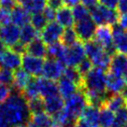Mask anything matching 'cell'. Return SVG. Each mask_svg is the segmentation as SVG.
<instances>
[{
	"label": "cell",
	"instance_id": "cell-1",
	"mask_svg": "<svg viewBox=\"0 0 127 127\" xmlns=\"http://www.w3.org/2000/svg\"><path fill=\"white\" fill-rule=\"evenodd\" d=\"M31 119L27 100L22 93L12 90L4 103L0 104V127L24 125Z\"/></svg>",
	"mask_w": 127,
	"mask_h": 127
},
{
	"label": "cell",
	"instance_id": "cell-2",
	"mask_svg": "<svg viewBox=\"0 0 127 127\" xmlns=\"http://www.w3.org/2000/svg\"><path fill=\"white\" fill-rule=\"evenodd\" d=\"M81 89L85 93H105L107 92V74L98 67L92 70L83 77Z\"/></svg>",
	"mask_w": 127,
	"mask_h": 127
},
{
	"label": "cell",
	"instance_id": "cell-3",
	"mask_svg": "<svg viewBox=\"0 0 127 127\" xmlns=\"http://www.w3.org/2000/svg\"><path fill=\"white\" fill-rule=\"evenodd\" d=\"M90 15L97 26L107 25L111 27L119 23V12L116 9L106 8L102 5H97L94 8L90 9Z\"/></svg>",
	"mask_w": 127,
	"mask_h": 127
},
{
	"label": "cell",
	"instance_id": "cell-4",
	"mask_svg": "<svg viewBox=\"0 0 127 127\" xmlns=\"http://www.w3.org/2000/svg\"><path fill=\"white\" fill-rule=\"evenodd\" d=\"M88 105L89 104L85 92L82 89H79L77 93H75L72 96L65 100L64 108L68 113L79 119Z\"/></svg>",
	"mask_w": 127,
	"mask_h": 127
},
{
	"label": "cell",
	"instance_id": "cell-5",
	"mask_svg": "<svg viewBox=\"0 0 127 127\" xmlns=\"http://www.w3.org/2000/svg\"><path fill=\"white\" fill-rule=\"evenodd\" d=\"M85 58H86V54H85L84 45L81 41L79 40L77 43L70 47H65L61 62L65 66L77 67L79 63Z\"/></svg>",
	"mask_w": 127,
	"mask_h": 127
},
{
	"label": "cell",
	"instance_id": "cell-6",
	"mask_svg": "<svg viewBox=\"0 0 127 127\" xmlns=\"http://www.w3.org/2000/svg\"><path fill=\"white\" fill-rule=\"evenodd\" d=\"M74 29L78 35L79 41L86 42V41L94 39L95 32L97 29V25L90 16L82 21L76 22Z\"/></svg>",
	"mask_w": 127,
	"mask_h": 127
},
{
	"label": "cell",
	"instance_id": "cell-7",
	"mask_svg": "<svg viewBox=\"0 0 127 127\" xmlns=\"http://www.w3.org/2000/svg\"><path fill=\"white\" fill-rule=\"evenodd\" d=\"M94 39L96 42H98L104 50L111 56H113L117 52L113 43V36H112L110 26H107V25L98 26L95 32Z\"/></svg>",
	"mask_w": 127,
	"mask_h": 127
},
{
	"label": "cell",
	"instance_id": "cell-8",
	"mask_svg": "<svg viewBox=\"0 0 127 127\" xmlns=\"http://www.w3.org/2000/svg\"><path fill=\"white\" fill-rule=\"evenodd\" d=\"M66 67L61 61L52 58H47L44 61L42 74L43 78L51 80H58L63 77L64 68Z\"/></svg>",
	"mask_w": 127,
	"mask_h": 127
},
{
	"label": "cell",
	"instance_id": "cell-9",
	"mask_svg": "<svg viewBox=\"0 0 127 127\" xmlns=\"http://www.w3.org/2000/svg\"><path fill=\"white\" fill-rule=\"evenodd\" d=\"M64 32V27L57 22H50L46 27L41 31V39L46 45H52L61 40Z\"/></svg>",
	"mask_w": 127,
	"mask_h": 127
},
{
	"label": "cell",
	"instance_id": "cell-10",
	"mask_svg": "<svg viewBox=\"0 0 127 127\" xmlns=\"http://www.w3.org/2000/svg\"><path fill=\"white\" fill-rule=\"evenodd\" d=\"M44 65V60L42 58L35 56L24 54L22 57V66L24 71H26L30 76L37 77L42 74Z\"/></svg>",
	"mask_w": 127,
	"mask_h": 127
},
{
	"label": "cell",
	"instance_id": "cell-11",
	"mask_svg": "<svg viewBox=\"0 0 127 127\" xmlns=\"http://www.w3.org/2000/svg\"><path fill=\"white\" fill-rule=\"evenodd\" d=\"M111 31L116 52L127 55V30L118 23L111 26Z\"/></svg>",
	"mask_w": 127,
	"mask_h": 127
},
{
	"label": "cell",
	"instance_id": "cell-12",
	"mask_svg": "<svg viewBox=\"0 0 127 127\" xmlns=\"http://www.w3.org/2000/svg\"><path fill=\"white\" fill-rule=\"evenodd\" d=\"M20 66H22V55L16 53L12 50H7L0 56V67L15 71Z\"/></svg>",
	"mask_w": 127,
	"mask_h": 127
},
{
	"label": "cell",
	"instance_id": "cell-13",
	"mask_svg": "<svg viewBox=\"0 0 127 127\" xmlns=\"http://www.w3.org/2000/svg\"><path fill=\"white\" fill-rule=\"evenodd\" d=\"M21 29L13 24H8L5 26H2L0 38L3 40L6 46L11 48L14 44L20 41Z\"/></svg>",
	"mask_w": 127,
	"mask_h": 127
},
{
	"label": "cell",
	"instance_id": "cell-14",
	"mask_svg": "<svg viewBox=\"0 0 127 127\" xmlns=\"http://www.w3.org/2000/svg\"><path fill=\"white\" fill-rule=\"evenodd\" d=\"M44 99L45 112L50 116H55L64 107V99L60 95L49 96Z\"/></svg>",
	"mask_w": 127,
	"mask_h": 127
},
{
	"label": "cell",
	"instance_id": "cell-15",
	"mask_svg": "<svg viewBox=\"0 0 127 127\" xmlns=\"http://www.w3.org/2000/svg\"><path fill=\"white\" fill-rule=\"evenodd\" d=\"M127 85L126 79L123 76H118L112 73L107 75V91L110 95L121 94Z\"/></svg>",
	"mask_w": 127,
	"mask_h": 127
},
{
	"label": "cell",
	"instance_id": "cell-16",
	"mask_svg": "<svg viewBox=\"0 0 127 127\" xmlns=\"http://www.w3.org/2000/svg\"><path fill=\"white\" fill-rule=\"evenodd\" d=\"M127 71V55L116 52L111 58L109 72L118 76H124Z\"/></svg>",
	"mask_w": 127,
	"mask_h": 127
},
{
	"label": "cell",
	"instance_id": "cell-17",
	"mask_svg": "<svg viewBox=\"0 0 127 127\" xmlns=\"http://www.w3.org/2000/svg\"><path fill=\"white\" fill-rule=\"evenodd\" d=\"M37 83H38L39 95L42 98L59 95L58 84L54 80H51L45 78H37Z\"/></svg>",
	"mask_w": 127,
	"mask_h": 127
},
{
	"label": "cell",
	"instance_id": "cell-18",
	"mask_svg": "<svg viewBox=\"0 0 127 127\" xmlns=\"http://www.w3.org/2000/svg\"><path fill=\"white\" fill-rule=\"evenodd\" d=\"M10 14H11V23L17 25L18 27H23L26 24H29V23L31 22L30 13L19 4L10 11Z\"/></svg>",
	"mask_w": 127,
	"mask_h": 127
},
{
	"label": "cell",
	"instance_id": "cell-19",
	"mask_svg": "<svg viewBox=\"0 0 127 127\" xmlns=\"http://www.w3.org/2000/svg\"><path fill=\"white\" fill-rule=\"evenodd\" d=\"M56 22L63 27L69 28L75 25V19L73 16L71 8L67 6H63L56 10Z\"/></svg>",
	"mask_w": 127,
	"mask_h": 127
},
{
	"label": "cell",
	"instance_id": "cell-20",
	"mask_svg": "<svg viewBox=\"0 0 127 127\" xmlns=\"http://www.w3.org/2000/svg\"><path fill=\"white\" fill-rule=\"evenodd\" d=\"M90 127H100V108L88 105L79 117Z\"/></svg>",
	"mask_w": 127,
	"mask_h": 127
},
{
	"label": "cell",
	"instance_id": "cell-21",
	"mask_svg": "<svg viewBox=\"0 0 127 127\" xmlns=\"http://www.w3.org/2000/svg\"><path fill=\"white\" fill-rule=\"evenodd\" d=\"M47 45L44 43L41 37L37 36L32 42L26 45V52L29 55L43 59L45 57H47Z\"/></svg>",
	"mask_w": 127,
	"mask_h": 127
},
{
	"label": "cell",
	"instance_id": "cell-22",
	"mask_svg": "<svg viewBox=\"0 0 127 127\" xmlns=\"http://www.w3.org/2000/svg\"><path fill=\"white\" fill-rule=\"evenodd\" d=\"M58 90H59V95L63 97L64 99H67L70 96L74 95L75 93L79 90V87L75 84L73 81L69 80L65 77H61L58 79Z\"/></svg>",
	"mask_w": 127,
	"mask_h": 127
},
{
	"label": "cell",
	"instance_id": "cell-23",
	"mask_svg": "<svg viewBox=\"0 0 127 127\" xmlns=\"http://www.w3.org/2000/svg\"><path fill=\"white\" fill-rule=\"evenodd\" d=\"M53 127H75L78 122V118L74 117L64 108L58 114L52 117Z\"/></svg>",
	"mask_w": 127,
	"mask_h": 127
},
{
	"label": "cell",
	"instance_id": "cell-24",
	"mask_svg": "<svg viewBox=\"0 0 127 127\" xmlns=\"http://www.w3.org/2000/svg\"><path fill=\"white\" fill-rule=\"evenodd\" d=\"M18 4L25 8L30 14L42 12L47 7L48 0H18Z\"/></svg>",
	"mask_w": 127,
	"mask_h": 127
},
{
	"label": "cell",
	"instance_id": "cell-25",
	"mask_svg": "<svg viewBox=\"0 0 127 127\" xmlns=\"http://www.w3.org/2000/svg\"><path fill=\"white\" fill-rule=\"evenodd\" d=\"M32 77L28 74L27 72L24 71L22 68H19L14 72V81H13L12 88L16 91L23 93L24 88L26 87V85L28 84V82L30 81Z\"/></svg>",
	"mask_w": 127,
	"mask_h": 127
},
{
	"label": "cell",
	"instance_id": "cell-26",
	"mask_svg": "<svg viewBox=\"0 0 127 127\" xmlns=\"http://www.w3.org/2000/svg\"><path fill=\"white\" fill-rule=\"evenodd\" d=\"M83 45L84 49H85L86 57L91 61L92 63L105 52V50L102 48V46L98 42H96L95 39L86 41V42H84Z\"/></svg>",
	"mask_w": 127,
	"mask_h": 127
},
{
	"label": "cell",
	"instance_id": "cell-27",
	"mask_svg": "<svg viewBox=\"0 0 127 127\" xmlns=\"http://www.w3.org/2000/svg\"><path fill=\"white\" fill-rule=\"evenodd\" d=\"M104 107H107L109 110L116 113L118 110L127 107V102L121 94H116V95H111L108 97Z\"/></svg>",
	"mask_w": 127,
	"mask_h": 127
},
{
	"label": "cell",
	"instance_id": "cell-28",
	"mask_svg": "<svg viewBox=\"0 0 127 127\" xmlns=\"http://www.w3.org/2000/svg\"><path fill=\"white\" fill-rule=\"evenodd\" d=\"M37 36H38L37 31L32 26V24H26L21 29L20 41L24 45H28Z\"/></svg>",
	"mask_w": 127,
	"mask_h": 127
},
{
	"label": "cell",
	"instance_id": "cell-29",
	"mask_svg": "<svg viewBox=\"0 0 127 127\" xmlns=\"http://www.w3.org/2000/svg\"><path fill=\"white\" fill-rule=\"evenodd\" d=\"M23 95L24 96V98L26 100L35 98L39 95V90H38V83H37V79L36 78H32L30 79V81L28 82L26 85V87L24 88V90L23 91Z\"/></svg>",
	"mask_w": 127,
	"mask_h": 127
},
{
	"label": "cell",
	"instance_id": "cell-30",
	"mask_svg": "<svg viewBox=\"0 0 127 127\" xmlns=\"http://www.w3.org/2000/svg\"><path fill=\"white\" fill-rule=\"evenodd\" d=\"M64 77H65L66 79L69 80L73 81L75 84H77L79 87V89H81L82 86V81H83V77L81 76V74L79 72L78 68L73 67V66H66L64 68Z\"/></svg>",
	"mask_w": 127,
	"mask_h": 127
},
{
	"label": "cell",
	"instance_id": "cell-31",
	"mask_svg": "<svg viewBox=\"0 0 127 127\" xmlns=\"http://www.w3.org/2000/svg\"><path fill=\"white\" fill-rule=\"evenodd\" d=\"M115 119V113L109 110L107 107H103L100 108V127H112Z\"/></svg>",
	"mask_w": 127,
	"mask_h": 127
},
{
	"label": "cell",
	"instance_id": "cell-32",
	"mask_svg": "<svg viewBox=\"0 0 127 127\" xmlns=\"http://www.w3.org/2000/svg\"><path fill=\"white\" fill-rule=\"evenodd\" d=\"M79 41V37L76 33L75 29L73 27L65 28L63 32V35L61 37V43L64 47H70Z\"/></svg>",
	"mask_w": 127,
	"mask_h": 127
},
{
	"label": "cell",
	"instance_id": "cell-33",
	"mask_svg": "<svg viewBox=\"0 0 127 127\" xmlns=\"http://www.w3.org/2000/svg\"><path fill=\"white\" fill-rule=\"evenodd\" d=\"M27 105H28L29 111L31 113V116L45 112L44 99L41 96H37V97L27 100Z\"/></svg>",
	"mask_w": 127,
	"mask_h": 127
},
{
	"label": "cell",
	"instance_id": "cell-34",
	"mask_svg": "<svg viewBox=\"0 0 127 127\" xmlns=\"http://www.w3.org/2000/svg\"><path fill=\"white\" fill-rule=\"evenodd\" d=\"M65 47L61 42H56L54 44L49 45L47 48V58H52L61 61L64 55Z\"/></svg>",
	"mask_w": 127,
	"mask_h": 127
},
{
	"label": "cell",
	"instance_id": "cell-35",
	"mask_svg": "<svg viewBox=\"0 0 127 127\" xmlns=\"http://www.w3.org/2000/svg\"><path fill=\"white\" fill-rule=\"evenodd\" d=\"M30 120L39 127H53V119L46 112L32 115Z\"/></svg>",
	"mask_w": 127,
	"mask_h": 127
},
{
	"label": "cell",
	"instance_id": "cell-36",
	"mask_svg": "<svg viewBox=\"0 0 127 127\" xmlns=\"http://www.w3.org/2000/svg\"><path fill=\"white\" fill-rule=\"evenodd\" d=\"M31 24L36 31H42L48 24V21L42 12H38L31 16Z\"/></svg>",
	"mask_w": 127,
	"mask_h": 127
},
{
	"label": "cell",
	"instance_id": "cell-37",
	"mask_svg": "<svg viewBox=\"0 0 127 127\" xmlns=\"http://www.w3.org/2000/svg\"><path fill=\"white\" fill-rule=\"evenodd\" d=\"M72 12H73V16H74V19H75V23L82 21L91 16L90 15V10L81 3H79L77 6L73 7Z\"/></svg>",
	"mask_w": 127,
	"mask_h": 127
},
{
	"label": "cell",
	"instance_id": "cell-38",
	"mask_svg": "<svg viewBox=\"0 0 127 127\" xmlns=\"http://www.w3.org/2000/svg\"><path fill=\"white\" fill-rule=\"evenodd\" d=\"M14 81V72L4 67H0V83L12 87Z\"/></svg>",
	"mask_w": 127,
	"mask_h": 127
},
{
	"label": "cell",
	"instance_id": "cell-39",
	"mask_svg": "<svg viewBox=\"0 0 127 127\" xmlns=\"http://www.w3.org/2000/svg\"><path fill=\"white\" fill-rule=\"evenodd\" d=\"M127 124V107H123L115 113V119L112 127H125Z\"/></svg>",
	"mask_w": 127,
	"mask_h": 127
},
{
	"label": "cell",
	"instance_id": "cell-40",
	"mask_svg": "<svg viewBox=\"0 0 127 127\" xmlns=\"http://www.w3.org/2000/svg\"><path fill=\"white\" fill-rule=\"evenodd\" d=\"M93 67H94V64H93V63L88 59L87 57H86L85 59L82 60V61L79 63V65L77 66L78 70H79V72L81 74L82 77H84L87 73H89V72L91 71Z\"/></svg>",
	"mask_w": 127,
	"mask_h": 127
},
{
	"label": "cell",
	"instance_id": "cell-41",
	"mask_svg": "<svg viewBox=\"0 0 127 127\" xmlns=\"http://www.w3.org/2000/svg\"><path fill=\"white\" fill-rule=\"evenodd\" d=\"M11 22V14L9 10L0 8V25L5 26L7 24H10Z\"/></svg>",
	"mask_w": 127,
	"mask_h": 127
},
{
	"label": "cell",
	"instance_id": "cell-42",
	"mask_svg": "<svg viewBox=\"0 0 127 127\" xmlns=\"http://www.w3.org/2000/svg\"><path fill=\"white\" fill-rule=\"evenodd\" d=\"M11 93V88L0 83V104L4 103L6 100L8 98Z\"/></svg>",
	"mask_w": 127,
	"mask_h": 127
},
{
	"label": "cell",
	"instance_id": "cell-43",
	"mask_svg": "<svg viewBox=\"0 0 127 127\" xmlns=\"http://www.w3.org/2000/svg\"><path fill=\"white\" fill-rule=\"evenodd\" d=\"M18 5V0H0V8L11 11Z\"/></svg>",
	"mask_w": 127,
	"mask_h": 127
},
{
	"label": "cell",
	"instance_id": "cell-44",
	"mask_svg": "<svg viewBox=\"0 0 127 127\" xmlns=\"http://www.w3.org/2000/svg\"><path fill=\"white\" fill-rule=\"evenodd\" d=\"M42 13L44 14V16L46 17L47 21L50 23V22H53L54 19L56 18V10L52 8L51 7L47 6L46 8H44V10L42 11Z\"/></svg>",
	"mask_w": 127,
	"mask_h": 127
},
{
	"label": "cell",
	"instance_id": "cell-45",
	"mask_svg": "<svg viewBox=\"0 0 127 127\" xmlns=\"http://www.w3.org/2000/svg\"><path fill=\"white\" fill-rule=\"evenodd\" d=\"M119 1L120 0H98V3H100V5H102L106 8L116 9Z\"/></svg>",
	"mask_w": 127,
	"mask_h": 127
},
{
	"label": "cell",
	"instance_id": "cell-46",
	"mask_svg": "<svg viewBox=\"0 0 127 127\" xmlns=\"http://www.w3.org/2000/svg\"><path fill=\"white\" fill-rule=\"evenodd\" d=\"M10 50H12L13 52H15L16 53L22 55V54H24V52H26V45H24V43H22L21 41H19L16 44H14L10 48Z\"/></svg>",
	"mask_w": 127,
	"mask_h": 127
},
{
	"label": "cell",
	"instance_id": "cell-47",
	"mask_svg": "<svg viewBox=\"0 0 127 127\" xmlns=\"http://www.w3.org/2000/svg\"><path fill=\"white\" fill-rule=\"evenodd\" d=\"M47 6L57 10L60 8H62L63 6H64V0H48Z\"/></svg>",
	"mask_w": 127,
	"mask_h": 127
},
{
	"label": "cell",
	"instance_id": "cell-48",
	"mask_svg": "<svg viewBox=\"0 0 127 127\" xmlns=\"http://www.w3.org/2000/svg\"><path fill=\"white\" fill-rule=\"evenodd\" d=\"M117 11L120 15L127 13V0H120L117 6Z\"/></svg>",
	"mask_w": 127,
	"mask_h": 127
},
{
	"label": "cell",
	"instance_id": "cell-49",
	"mask_svg": "<svg viewBox=\"0 0 127 127\" xmlns=\"http://www.w3.org/2000/svg\"><path fill=\"white\" fill-rule=\"evenodd\" d=\"M80 3L90 10L98 5V0H80Z\"/></svg>",
	"mask_w": 127,
	"mask_h": 127
},
{
	"label": "cell",
	"instance_id": "cell-50",
	"mask_svg": "<svg viewBox=\"0 0 127 127\" xmlns=\"http://www.w3.org/2000/svg\"><path fill=\"white\" fill-rule=\"evenodd\" d=\"M119 24H120V25H122L124 29L127 30V13H124V14H121V15H120Z\"/></svg>",
	"mask_w": 127,
	"mask_h": 127
},
{
	"label": "cell",
	"instance_id": "cell-51",
	"mask_svg": "<svg viewBox=\"0 0 127 127\" xmlns=\"http://www.w3.org/2000/svg\"><path fill=\"white\" fill-rule=\"evenodd\" d=\"M64 6H67L69 8H73L80 3V0H64Z\"/></svg>",
	"mask_w": 127,
	"mask_h": 127
},
{
	"label": "cell",
	"instance_id": "cell-52",
	"mask_svg": "<svg viewBox=\"0 0 127 127\" xmlns=\"http://www.w3.org/2000/svg\"><path fill=\"white\" fill-rule=\"evenodd\" d=\"M7 50H8V49H7L6 44L3 42V40L0 38V56L2 55V54H3V53L7 51Z\"/></svg>",
	"mask_w": 127,
	"mask_h": 127
},
{
	"label": "cell",
	"instance_id": "cell-53",
	"mask_svg": "<svg viewBox=\"0 0 127 127\" xmlns=\"http://www.w3.org/2000/svg\"><path fill=\"white\" fill-rule=\"evenodd\" d=\"M75 127H90V126H89L84 121H82L81 119H79L78 122H77V123H76Z\"/></svg>",
	"mask_w": 127,
	"mask_h": 127
},
{
	"label": "cell",
	"instance_id": "cell-54",
	"mask_svg": "<svg viewBox=\"0 0 127 127\" xmlns=\"http://www.w3.org/2000/svg\"><path fill=\"white\" fill-rule=\"evenodd\" d=\"M26 127H39L37 124L34 123V122H32L31 120H29V122L26 123Z\"/></svg>",
	"mask_w": 127,
	"mask_h": 127
},
{
	"label": "cell",
	"instance_id": "cell-55",
	"mask_svg": "<svg viewBox=\"0 0 127 127\" xmlns=\"http://www.w3.org/2000/svg\"><path fill=\"white\" fill-rule=\"evenodd\" d=\"M121 95H123V98L126 100V102H127V85L125 86V88H124V89L123 90V92L121 93Z\"/></svg>",
	"mask_w": 127,
	"mask_h": 127
},
{
	"label": "cell",
	"instance_id": "cell-56",
	"mask_svg": "<svg viewBox=\"0 0 127 127\" xmlns=\"http://www.w3.org/2000/svg\"><path fill=\"white\" fill-rule=\"evenodd\" d=\"M123 77H124V79H126V81H127V71L125 72V74H124V76H123Z\"/></svg>",
	"mask_w": 127,
	"mask_h": 127
},
{
	"label": "cell",
	"instance_id": "cell-57",
	"mask_svg": "<svg viewBox=\"0 0 127 127\" xmlns=\"http://www.w3.org/2000/svg\"><path fill=\"white\" fill-rule=\"evenodd\" d=\"M16 127H26V125H18V126Z\"/></svg>",
	"mask_w": 127,
	"mask_h": 127
},
{
	"label": "cell",
	"instance_id": "cell-58",
	"mask_svg": "<svg viewBox=\"0 0 127 127\" xmlns=\"http://www.w3.org/2000/svg\"><path fill=\"white\" fill-rule=\"evenodd\" d=\"M1 31H2V26L0 25V36H1Z\"/></svg>",
	"mask_w": 127,
	"mask_h": 127
},
{
	"label": "cell",
	"instance_id": "cell-59",
	"mask_svg": "<svg viewBox=\"0 0 127 127\" xmlns=\"http://www.w3.org/2000/svg\"><path fill=\"white\" fill-rule=\"evenodd\" d=\"M125 127H127V124H126V126H125Z\"/></svg>",
	"mask_w": 127,
	"mask_h": 127
}]
</instances>
